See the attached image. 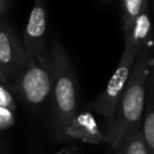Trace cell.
<instances>
[{
    "instance_id": "9c48e42d",
    "label": "cell",
    "mask_w": 154,
    "mask_h": 154,
    "mask_svg": "<svg viewBox=\"0 0 154 154\" xmlns=\"http://www.w3.org/2000/svg\"><path fill=\"white\" fill-rule=\"evenodd\" d=\"M116 152L117 154H148L143 142L141 125L131 129L123 137Z\"/></svg>"
},
{
    "instance_id": "4fadbf2b",
    "label": "cell",
    "mask_w": 154,
    "mask_h": 154,
    "mask_svg": "<svg viewBox=\"0 0 154 154\" xmlns=\"http://www.w3.org/2000/svg\"><path fill=\"white\" fill-rule=\"evenodd\" d=\"M54 154H81L79 150L76 147L72 146H67V147H63L61 149H59L58 152H55Z\"/></svg>"
},
{
    "instance_id": "3957f363",
    "label": "cell",
    "mask_w": 154,
    "mask_h": 154,
    "mask_svg": "<svg viewBox=\"0 0 154 154\" xmlns=\"http://www.w3.org/2000/svg\"><path fill=\"white\" fill-rule=\"evenodd\" d=\"M53 69L46 53L30 59L26 66L12 79L13 90L30 107H38L51 97Z\"/></svg>"
},
{
    "instance_id": "8fae6325",
    "label": "cell",
    "mask_w": 154,
    "mask_h": 154,
    "mask_svg": "<svg viewBox=\"0 0 154 154\" xmlns=\"http://www.w3.org/2000/svg\"><path fill=\"white\" fill-rule=\"evenodd\" d=\"M13 123H14V117L12 109L0 106V131L8 129L10 126L13 125Z\"/></svg>"
},
{
    "instance_id": "ba28073f",
    "label": "cell",
    "mask_w": 154,
    "mask_h": 154,
    "mask_svg": "<svg viewBox=\"0 0 154 154\" xmlns=\"http://www.w3.org/2000/svg\"><path fill=\"white\" fill-rule=\"evenodd\" d=\"M66 138L91 144L106 142L103 131L100 129L95 117L88 111H83L75 116L66 129Z\"/></svg>"
},
{
    "instance_id": "e0dca14e",
    "label": "cell",
    "mask_w": 154,
    "mask_h": 154,
    "mask_svg": "<svg viewBox=\"0 0 154 154\" xmlns=\"http://www.w3.org/2000/svg\"><path fill=\"white\" fill-rule=\"evenodd\" d=\"M102 1H109V0H102Z\"/></svg>"
},
{
    "instance_id": "5b68a950",
    "label": "cell",
    "mask_w": 154,
    "mask_h": 154,
    "mask_svg": "<svg viewBox=\"0 0 154 154\" xmlns=\"http://www.w3.org/2000/svg\"><path fill=\"white\" fill-rule=\"evenodd\" d=\"M29 63L24 43L11 28L0 23V69L8 79H13Z\"/></svg>"
},
{
    "instance_id": "5bb4252c",
    "label": "cell",
    "mask_w": 154,
    "mask_h": 154,
    "mask_svg": "<svg viewBox=\"0 0 154 154\" xmlns=\"http://www.w3.org/2000/svg\"><path fill=\"white\" fill-rule=\"evenodd\" d=\"M8 2H10V0H0V14L2 12H5V10L8 6Z\"/></svg>"
},
{
    "instance_id": "8992f818",
    "label": "cell",
    "mask_w": 154,
    "mask_h": 154,
    "mask_svg": "<svg viewBox=\"0 0 154 154\" xmlns=\"http://www.w3.org/2000/svg\"><path fill=\"white\" fill-rule=\"evenodd\" d=\"M46 0H34L23 36V43L28 52L29 60L46 53Z\"/></svg>"
},
{
    "instance_id": "30bf717a",
    "label": "cell",
    "mask_w": 154,
    "mask_h": 154,
    "mask_svg": "<svg viewBox=\"0 0 154 154\" xmlns=\"http://www.w3.org/2000/svg\"><path fill=\"white\" fill-rule=\"evenodd\" d=\"M149 0H120V16H122V29L125 34L135 18L140 14L144 5Z\"/></svg>"
},
{
    "instance_id": "277c9868",
    "label": "cell",
    "mask_w": 154,
    "mask_h": 154,
    "mask_svg": "<svg viewBox=\"0 0 154 154\" xmlns=\"http://www.w3.org/2000/svg\"><path fill=\"white\" fill-rule=\"evenodd\" d=\"M135 61H136L135 59L122 54L118 66L114 70L113 75L111 76L105 90L94 101H91L88 105L89 108H91L94 112L99 113L107 120L112 118L117 108V105L119 102V99L123 94V90L126 85V82L129 79Z\"/></svg>"
},
{
    "instance_id": "9a60e30c",
    "label": "cell",
    "mask_w": 154,
    "mask_h": 154,
    "mask_svg": "<svg viewBox=\"0 0 154 154\" xmlns=\"http://www.w3.org/2000/svg\"><path fill=\"white\" fill-rule=\"evenodd\" d=\"M1 83H8V78H7V76L4 73V71L0 69V84Z\"/></svg>"
},
{
    "instance_id": "7c38bea8",
    "label": "cell",
    "mask_w": 154,
    "mask_h": 154,
    "mask_svg": "<svg viewBox=\"0 0 154 154\" xmlns=\"http://www.w3.org/2000/svg\"><path fill=\"white\" fill-rule=\"evenodd\" d=\"M0 106L1 107H6V108H10L13 111L14 108V102H13V99L12 96L10 95V93L4 89L1 85H0Z\"/></svg>"
},
{
    "instance_id": "52a82bcc",
    "label": "cell",
    "mask_w": 154,
    "mask_h": 154,
    "mask_svg": "<svg viewBox=\"0 0 154 154\" xmlns=\"http://www.w3.org/2000/svg\"><path fill=\"white\" fill-rule=\"evenodd\" d=\"M153 35L152 16L149 10V2L144 5L140 14L135 18L129 30L124 34V49L123 55L132 59H137L141 52L149 46V41Z\"/></svg>"
},
{
    "instance_id": "2e32d148",
    "label": "cell",
    "mask_w": 154,
    "mask_h": 154,
    "mask_svg": "<svg viewBox=\"0 0 154 154\" xmlns=\"http://www.w3.org/2000/svg\"><path fill=\"white\" fill-rule=\"evenodd\" d=\"M150 2H152V10H153V11H154V0H152V1H150Z\"/></svg>"
},
{
    "instance_id": "6da1fadb",
    "label": "cell",
    "mask_w": 154,
    "mask_h": 154,
    "mask_svg": "<svg viewBox=\"0 0 154 154\" xmlns=\"http://www.w3.org/2000/svg\"><path fill=\"white\" fill-rule=\"evenodd\" d=\"M154 48L147 46L136 59L126 85L119 99L117 108L107 120L105 137L114 150H117L123 137L134 128L142 124V114L146 103L147 78L153 63Z\"/></svg>"
},
{
    "instance_id": "7a4b0ae2",
    "label": "cell",
    "mask_w": 154,
    "mask_h": 154,
    "mask_svg": "<svg viewBox=\"0 0 154 154\" xmlns=\"http://www.w3.org/2000/svg\"><path fill=\"white\" fill-rule=\"evenodd\" d=\"M49 57L53 69L52 126L55 137L65 141L66 129L77 114V82L69 55L57 37L52 40Z\"/></svg>"
}]
</instances>
